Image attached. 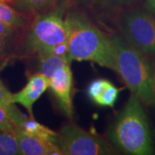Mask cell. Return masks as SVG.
<instances>
[{"label": "cell", "mask_w": 155, "mask_h": 155, "mask_svg": "<svg viewBox=\"0 0 155 155\" xmlns=\"http://www.w3.org/2000/svg\"><path fill=\"white\" fill-rule=\"evenodd\" d=\"M66 20L70 61H91L115 71V53L110 37L81 12L67 13Z\"/></svg>", "instance_id": "6da1fadb"}, {"label": "cell", "mask_w": 155, "mask_h": 155, "mask_svg": "<svg viewBox=\"0 0 155 155\" xmlns=\"http://www.w3.org/2000/svg\"><path fill=\"white\" fill-rule=\"evenodd\" d=\"M115 71L141 103L155 105V67L120 35L111 36Z\"/></svg>", "instance_id": "7a4b0ae2"}, {"label": "cell", "mask_w": 155, "mask_h": 155, "mask_svg": "<svg viewBox=\"0 0 155 155\" xmlns=\"http://www.w3.org/2000/svg\"><path fill=\"white\" fill-rule=\"evenodd\" d=\"M111 142L125 153L148 155L153 153V140L141 102L131 95L110 127Z\"/></svg>", "instance_id": "3957f363"}, {"label": "cell", "mask_w": 155, "mask_h": 155, "mask_svg": "<svg viewBox=\"0 0 155 155\" xmlns=\"http://www.w3.org/2000/svg\"><path fill=\"white\" fill-rule=\"evenodd\" d=\"M67 37L68 28L64 11L57 8L35 17L26 39V47L30 53L39 54L67 41Z\"/></svg>", "instance_id": "277c9868"}, {"label": "cell", "mask_w": 155, "mask_h": 155, "mask_svg": "<svg viewBox=\"0 0 155 155\" xmlns=\"http://www.w3.org/2000/svg\"><path fill=\"white\" fill-rule=\"evenodd\" d=\"M59 145L66 155H111L116 150L96 134L85 131L76 124H67L59 134Z\"/></svg>", "instance_id": "5b68a950"}, {"label": "cell", "mask_w": 155, "mask_h": 155, "mask_svg": "<svg viewBox=\"0 0 155 155\" xmlns=\"http://www.w3.org/2000/svg\"><path fill=\"white\" fill-rule=\"evenodd\" d=\"M123 38L139 52L155 54V17L142 11L125 12L119 22Z\"/></svg>", "instance_id": "8992f818"}, {"label": "cell", "mask_w": 155, "mask_h": 155, "mask_svg": "<svg viewBox=\"0 0 155 155\" xmlns=\"http://www.w3.org/2000/svg\"><path fill=\"white\" fill-rule=\"evenodd\" d=\"M48 88L53 93L62 112L69 118L73 117L72 90L73 77L71 64L60 68L48 78Z\"/></svg>", "instance_id": "52a82bcc"}, {"label": "cell", "mask_w": 155, "mask_h": 155, "mask_svg": "<svg viewBox=\"0 0 155 155\" xmlns=\"http://www.w3.org/2000/svg\"><path fill=\"white\" fill-rule=\"evenodd\" d=\"M48 78L41 72L34 73L28 78V82L17 93L13 94L15 104L23 106L30 117L33 116L34 104L43 95L48 89Z\"/></svg>", "instance_id": "ba28073f"}, {"label": "cell", "mask_w": 155, "mask_h": 155, "mask_svg": "<svg viewBox=\"0 0 155 155\" xmlns=\"http://www.w3.org/2000/svg\"><path fill=\"white\" fill-rule=\"evenodd\" d=\"M17 140L21 154L23 155H61L62 151L59 144L43 139L28 135L17 131Z\"/></svg>", "instance_id": "9c48e42d"}, {"label": "cell", "mask_w": 155, "mask_h": 155, "mask_svg": "<svg viewBox=\"0 0 155 155\" xmlns=\"http://www.w3.org/2000/svg\"><path fill=\"white\" fill-rule=\"evenodd\" d=\"M18 131L25 134L35 136L50 142L59 144V134L35 121L34 117H26L21 123Z\"/></svg>", "instance_id": "30bf717a"}, {"label": "cell", "mask_w": 155, "mask_h": 155, "mask_svg": "<svg viewBox=\"0 0 155 155\" xmlns=\"http://www.w3.org/2000/svg\"><path fill=\"white\" fill-rule=\"evenodd\" d=\"M39 69L46 77L50 78L54 72L64 67L67 64H71V61L67 57L55 55L50 52L39 54Z\"/></svg>", "instance_id": "8fae6325"}, {"label": "cell", "mask_w": 155, "mask_h": 155, "mask_svg": "<svg viewBox=\"0 0 155 155\" xmlns=\"http://www.w3.org/2000/svg\"><path fill=\"white\" fill-rule=\"evenodd\" d=\"M0 105L7 111L9 116L13 120V122L18 127V130H19V127L26 118V116L16 107L13 100V94L7 90L3 82L1 81V79H0Z\"/></svg>", "instance_id": "7c38bea8"}, {"label": "cell", "mask_w": 155, "mask_h": 155, "mask_svg": "<svg viewBox=\"0 0 155 155\" xmlns=\"http://www.w3.org/2000/svg\"><path fill=\"white\" fill-rule=\"evenodd\" d=\"M58 0H14V8L19 12L35 14L48 10Z\"/></svg>", "instance_id": "4fadbf2b"}, {"label": "cell", "mask_w": 155, "mask_h": 155, "mask_svg": "<svg viewBox=\"0 0 155 155\" xmlns=\"http://www.w3.org/2000/svg\"><path fill=\"white\" fill-rule=\"evenodd\" d=\"M0 22L14 28H22L25 25V19L22 14L4 1H0Z\"/></svg>", "instance_id": "5bb4252c"}, {"label": "cell", "mask_w": 155, "mask_h": 155, "mask_svg": "<svg viewBox=\"0 0 155 155\" xmlns=\"http://www.w3.org/2000/svg\"><path fill=\"white\" fill-rule=\"evenodd\" d=\"M21 154L17 132L0 130V155Z\"/></svg>", "instance_id": "9a60e30c"}, {"label": "cell", "mask_w": 155, "mask_h": 155, "mask_svg": "<svg viewBox=\"0 0 155 155\" xmlns=\"http://www.w3.org/2000/svg\"><path fill=\"white\" fill-rule=\"evenodd\" d=\"M87 5L104 11H116L130 5L134 0H80Z\"/></svg>", "instance_id": "2e32d148"}, {"label": "cell", "mask_w": 155, "mask_h": 155, "mask_svg": "<svg viewBox=\"0 0 155 155\" xmlns=\"http://www.w3.org/2000/svg\"><path fill=\"white\" fill-rule=\"evenodd\" d=\"M120 89L117 88L114 84L110 81V83L107 84L105 89L102 92L99 99L97 103V105L102 107H114L116 100L119 96Z\"/></svg>", "instance_id": "e0dca14e"}, {"label": "cell", "mask_w": 155, "mask_h": 155, "mask_svg": "<svg viewBox=\"0 0 155 155\" xmlns=\"http://www.w3.org/2000/svg\"><path fill=\"white\" fill-rule=\"evenodd\" d=\"M109 83L110 81L105 78H97L89 84L86 92H87L89 98L95 104H97L102 92L104 91V90L105 89Z\"/></svg>", "instance_id": "ac0fdd59"}, {"label": "cell", "mask_w": 155, "mask_h": 155, "mask_svg": "<svg viewBox=\"0 0 155 155\" xmlns=\"http://www.w3.org/2000/svg\"><path fill=\"white\" fill-rule=\"evenodd\" d=\"M0 130L4 131H18V127L9 116L7 111L0 105Z\"/></svg>", "instance_id": "d6986e66"}, {"label": "cell", "mask_w": 155, "mask_h": 155, "mask_svg": "<svg viewBox=\"0 0 155 155\" xmlns=\"http://www.w3.org/2000/svg\"><path fill=\"white\" fill-rule=\"evenodd\" d=\"M68 51H69V48H68V42L67 41H64V42H61L59 44L55 45L54 47H53L50 51V53L55 54V55L62 56V57H68ZM45 53V52H44ZM70 60V59H69Z\"/></svg>", "instance_id": "ffe728a7"}, {"label": "cell", "mask_w": 155, "mask_h": 155, "mask_svg": "<svg viewBox=\"0 0 155 155\" xmlns=\"http://www.w3.org/2000/svg\"><path fill=\"white\" fill-rule=\"evenodd\" d=\"M9 37L0 35V63L4 64L6 61V55H7V49L9 47Z\"/></svg>", "instance_id": "44dd1931"}, {"label": "cell", "mask_w": 155, "mask_h": 155, "mask_svg": "<svg viewBox=\"0 0 155 155\" xmlns=\"http://www.w3.org/2000/svg\"><path fill=\"white\" fill-rule=\"evenodd\" d=\"M16 28H12L11 26L7 25L4 22H0V35H5V36H11L15 32Z\"/></svg>", "instance_id": "7402d4cb"}, {"label": "cell", "mask_w": 155, "mask_h": 155, "mask_svg": "<svg viewBox=\"0 0 155 155\" xmlns=\"http://www.w3.org/2000/svg\"><path fill=\"white\" fill-rule=\"evenodd\" d=\"M146 5L150 11L155 12V0H146Z\"/></svg>", "instance_id": "603a6c76"}, {"label": "cell", "mask_w": 155, "mask_h": 155, "mask_svg": "<svg viewBox=\"0 0 155 155\" xmlns=\"http://www.w3.org/2000/svg\"><path fill=\"white\" fill-rule=\"evenodd\" d=\"M0 1H4V2H9V0H0Z\"/></svg>", "instance_id": "cb8c5ba5"}]
</instances>
